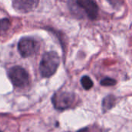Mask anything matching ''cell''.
Returning <instances> with one entry per match:
<instances>
[{
    "label": "cell",
    "mask_w": 132,
    "mask_h": 132,
    "mask_svg": "<svg viewBox=\"0 0 132 132\" xmlns=\"http://www.w3.org/2000/svg\"><path fill=\"white\" fill-rule=\"evenodd\" d=\"M116 80L111 78H105L101 81V85L103 86H112L116 85Z\"/></svg>",
    "instance_id": "cell-10"
},
{
    "label": "cell",
    "mask_w": 132,
    "mask_h": 132,
    "mask_svg": "<svg viewBox=\"0 0 132 132\" xmlns=\"http://www.w3.org/2000/svg\"><path fill=\"white\" fill-rule=\"evenodd\" d=\"M36 41L30 37H22L18 43V51L22 58H27L35 53Z\"/></svg>",
    "instance_id": "cell-5"
},
{
    "label": "cell",
    "mask_w": 132,
    "mask_h": 132,
    "mask_svg": "<svg viewBox=\"0 0 132 132\" xmlns=\"http://www.w3.org/2000/svg\"><path fill=\"white\" fill-rule=\"evenodd\" d=\"M11 26L10 20L7 18L0 19V34L6 32Z\"/></svg>",
    "instance_id": "cell-9"
},
{
    "label": "cell",
    "mask_w": 132,
    "mask_h": 132,
    "mask_svg": "<svg viewBox=\"0 0 132 132\" xmlns=\"http://www.w3.org/2000/svg\"><path fill=\"white\" fill-rule=\"evenodd\" d=\"M115 102H116V99L114 96H106L104 100H103V103H102V106H103V109L104 111L106 110H108L110 109H111L114 104H115Z\"/></svg>",
    "instance_id": "cell-7"
},
{
    "label": "cell",
    "mask_w": 132,
    "mask_h": 132,
    "mask_svg": "<svg viewBox=\"0 0 132 132\" xmlns=\"http://www.w3.org/2000/svg\"><path fill=\"white\" fill-rule=\"evenodd\" d=\"M8 75L12 83L16 87H25L29 81L27 72L19 65L12 67L8 72Z\"/></svg>",
    "instance_id": "cell-4"
},
{
    "label": "cell",
    "mask_w": 132,
    "mask_h": 132,
    "mask_svg": "<svg viewBox=\"0 0 132 132\" xmlns=\"http://www.w3.org/2000/svg\"><path fill=\"white\" fill-rule=\"evenodd\" d=\"M0 132H2V131H0Z\"/></svg>",
    "instance_id": "cell-13"
},
{
    "label": "cell",
    "mask_w": 132,
    "mask_h": 132,
    "mask_svg": "<svg viewBox=\"0 0 132 132\" xmlns=\"http://www.w3.org/2000/svg\"><path fill=\"white\" fill-rule=\"evenodd\" d=\"M68 6L70 11L76 16L82 17L86 15L90 19H97L99 7L96 0H69Z\"/></svg>",
    "instance_id": "cell-1"
},
{
    "label": "cell",
    "mask_w": 132,
    "mask_h": 132,
    "mask_svg": "<svg viewBox=\"0 0 132 132\" xmlns=\"http://www.w3.org/2000/svg\"><path fill=\"white\" fill-rule=\"evenodd\" d=\"M39 0H13L12 8L18 12L27 13L33 11L39 5Z\"/></svg>",
    "instance_id": "cell-6"
},
{
    "label": "cell",
    "mask_w": 132,
    "mask_h": 132,
    "mask_svg": "<svg viewBox=\"0 0 132 132\" xmlns=\"http://www.w3.org/2000/svg\"><path fill=\"white\" fill-rule=\"evenodd\" d=\"M79 132H88V131H87L86 130H82V131H80Z\"/></svg>",
    "instance_id": "cell-12"
},
{
    "label": "cell",
    "mask_w": 132,
    "mask_h": 132,
    "mask_svg": "<svg viewBox=\"0 0 132 132\" xmlns=\"http://www.w3.org/2000/svg\"><path fill=\"white\" fill-rule=\"evenodd\" d=\"M80 82H81L82 86H83L84 89H86V90H89L90 89H91L92 86H93V85H94V83H93L91 79H90V77L87 76V75L82 77Z\"/></svg>",
    "instance_id": "cell-8"
},
{
    "label": "cell",
    "mask_w": 132,
    "mask_h": 132,
    "mask_svg": "<svg viewBox=\"0 0 132 132\" xmlns=\"http://www.w3.org/2000/svg\"><path fill=\"white\" fill-rule=\"evenodd\" d=\"M52 102L56 110H67L74 105L76 103V96L70 92L59 91L53 96Z\"/></svg>",
    "instance_id": "cell-3"
},
{
    "label": "cell",
    "mask_w": 132,
    "mask_h": 132,
    "mask_svg": "<svg viewBox=\"0 0 132 132\" xmlns=\"http://www.w3.org/2000/svg\"><path fill=\"white\" fill-rule=\"evenodd\" d=\"M108 2L111 4V5L114 8L118 9L123 4V0H108Z\"/></svg>",
    "instance_id": "cell-11"
},
{
    "label": "cell",
    "mask_w": 132,
    "mask_h": 132,
    "mask_svg": "<svg viewBox=\"0 0 132 132\" xmlns=\"http://www.w3.org/2000/svg\"><path fill=\"white\" fill-rule=\"evenodd\" d=\"M60 64V58L56 52L49 51L43 54L39 63V72L44 78L52 76L57 70Z\"/></svg>",
    "instance_id": "cell-2"
}]
</instances>
